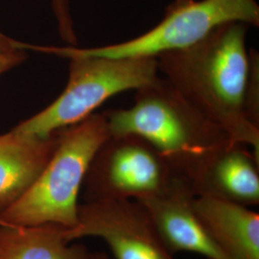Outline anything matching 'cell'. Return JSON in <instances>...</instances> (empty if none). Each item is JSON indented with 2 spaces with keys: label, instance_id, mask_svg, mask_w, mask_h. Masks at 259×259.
Here are the masks:
<instances>
[{
  "label": "cell",
  "instance_id": "obj_11",
  "mask_svg": "<svg viewBox=\"0 0 259 259\" xmlns=\"http://www.w3.org/2000/svg\"><path fill=\"white\" fill-rule=\"evenodd\" d=\"M194 211L205 232L230 259H259V214L248 206L196 197Z\"/></svg>",
  "mask_w": 259,
  "mask_h": 259
},
{
  "label": "cell",
  "instance_id": "obj_16",
  "mask_svg": "<svg viewBox=\"0 0 259 259\" xmlns=\"http://www.w3.org/2000/svg\"><path fill=\"white\" fill-rule=\"evenodd\" d=\"M17 40L12 39L11 37H7L6 35L0 33V52H6L16 50L17 48Z\"/></svg>",
  "mask_w": 259,
  "mask_h": 259
},
{
  "label": "cell",
  "instance_id": "obj_12",
  "mask_svg": "<svg viewBox=\"0 0 259 259\" xmlns=\"http://www.w3.org/2000/svg\"><path fill=\"white\" fill-rule=\"evenodd\" d=\"M65 230L54 224L0 225V259H90L84 245L66 240Z\"/></svg>",
  "mask_w": 259,
  "mask_h": 259
},
{
  "label": "cell",
  "instance_id": "obj_13",
  "mask_svg": "<svg viewBox=\"0 0 259 259\" xmlns=\"http://www.w3.org/2000/svg\"><path fill=\"white\" fill-rule=\"evenodd\" d=\"M250 53V71L246 92L245 111L248 120L259 128V66L258 55L252 49Z\"/></svg>",
  "mask_w": 259,
  "mask_h": 259
},
{
  "label": "cell",
  "instance_id": "obj_10",
  "mask_svg": "<svg viewBox=\"0 0 259 259\" xmlns=\"http://www.w3.org/2000/svg\"><path fill=\"white\" fill-rule=\"evenodd\" d=\"M59 131L40 138L14 130L0 135V214L35 183L52 157Z\"/></svg>",
  "mask_w": 259,
  "mask_h": 259
},
{
  "label": "cell",
  "instance_id": "obj_3",
  "mask_svg": "<svg viewBox=\"0 0 259 259\" xmlns=\"http://www.w3.org/2000/svg\"><path fill=\"white\" fill-rule=\"evenodd\" d=\"M110 137L106 113L59 130L55 151L27 191L0 214V222L31 227L54 224L72 229L78 222L79 195L96 151Z\"/></svg>",
  "mask_w": 259,
  "mask_h": 259
},
{
  "label": "cell",
  "instance_id": "obj_17",
  "mask_svg": "<svg viewBox=\"0 0 259 259\" xmlns=\"http://www.w3.org/2000/svg\"><path fill=\"white\" fill-rule=\"evenodd\" d=\"M90 259H110V257L108 253L104 251H94V252H91Z\"/></svg>",
  "mask_w": 259,
  "mask_h": 259
},
{
  "label": "cell",
  "instance_id": "obj_18",
  "mask_svg": "<svg viewBox=\"0 0 259 259\" xmlns=\"http://www.w3.org/2000/svg\"><path fill=\"white\" fill-rule=\"evenodd\" d=\"M0 225H4V224H3V223L0 222Z\"/></svg>",
  "mask_w": 259,
  "mask_h": 259
},
{
  "label": "cell",
  "instance_id": "obj_9",
  "mask_svg": "<svg viewBox=\"0 0 259 259\" xmlns=\"http://www.w3.org/2000/svg\"><path fill=\"white\" fill-rule=\"evenodd\" d=\"M195 196L184 178L164 191L136 200L142 204L169 250L195 252L206 259H230L213 242L194 211Z\"/></svg>",
  "mask_w": 259,
  "mask_h": 259
},
{
  "label": "cell",
  "instance_id": "obj_5",
  "mask_svg": "<svg viewBox=\"0 0 259 259\" xmlns=\"http://www.w3.org/2000/svg\"><path fill=\"white\" fill-rule=\"evenodd\" d=\"M230 22L259 26L255 0H174L162 19L146 33L130 40L93 48L29 45V50L68 59L73 56L110 58H157L191 47L214 29Z\"/></svg>",
  "mask_w": 259,
  "mask_h": 259
},
{
  "label": "cell",
  "instance_id": "obj_6",
  "mask_svg": "<svg viewBox=\"0 0 259 259\" xmlns=\"http://www.w3.org/2000/svg\"><path fill=\"white\" fill-rule=\"evenodd\" d=\"M181 176L147 140L110 136L96 151L83 180V202L140 200L164 191Z\"/></svg>",
  "mask_w": 259,
  "mask_h": 259
},
{
  "label": "cell",
  "instance_id": "obj_15",
  "mask_svg": "<svg viewBox=\"0 0 259 259\" xmlns=\"http://www.w3.org/2000/svg\"><path fill=\"white\" fill-rule=\"evenodd\" d=\"M52 8L55 14L56 19L66 20L71 16L69 0H51Z\"/></svg>",
  "mask_w": 259,
  "mask_h": 259
},
{
  "label": "cell",
  "instance_id": "obj_7",
  "mask_svg": "<svg viewBox=\"0 0 259 259\" xmlns=\"http://www.w3.org/2000/svg\"><path fill=\"white\" fill-rule=\"evenodd\" d=\"M84 237L101 238L116 259H176L136 200L79 204L78 222L65 230V238Z\"/></svg>",
  "mask_w": 259,
  "mask_h": 259
},
{
  "label": "cell",
  "instance_id": "obj_8",
  "mask_svg": "<svg viewBox=\"0 0 259 259\" xmlns=\"http://www.w3.org/2000/svg\"><path fill=\"white\" fill-rule=\"evenodd\" d=\"M182 176L196 197L259 204V158L246 145L229 142L212 149L186 165Z\"/></svg>",
  "mask_w": 259,
  "mask_h": 259
},
{
  "label": "cell",
  "instance_id": "obj_2",
  "mask_svg": "<svg viewBox=\"0 0 259 259\" xmlns=\"http://www.w3.org/2000/svg\"><path fill=\"white\" fill-rule=\"evenodd\" d=\"M105 113L110 136L135 135L147 140L181 176L195 158L232 142L220 127L159 75L137 90L131 108Z\"/></svg>",
  "mask_w": 259,
  "mask_h": 259
},
{
  "label": "cell",
  "instance_id": "obj_14",
  "mask_svg": "<svg viewBox=\"0 0 259 259\" xmlns=\"http://www.w3.org/2000/svg\"><path fill=\"white\" fill-rule=\"evenodd\" d=\"M25 58V51L20 49L0 52V75L20 65Z\"/></svg>",
  "mask_w": 259,
  "mask_h": 259
},
{
  "label": "cell",
  "instance_id": "obj_4",
  "mask_svg": "<svg viewBox=\"0 0 259 259\" xmlns=\"http://www.w3.org/2000/svg\"><path fill=\"white\" fill-rule=\"evenodd\" d=\"M68 60L69 76L64 92L14 131L48 137L85 119L112 96L153 82L159 73L157 58L73 56Z\"/></svg>",
  "mask_w": 259,
  "mask_h": 259
},
{
  "label": "cell",
  "instance_id": "obj_1",
  "mask_svg": "<svg viewBox=\"0 0 259 259\" xmlns=\"http://www.w3.org/2000/svg\"><path fill=\"white\" fill-rule=\"evenodd\" d=\"M249 27L242 22L223 24L191 47L158 56L157 67L232 142L248 146L259 158V128L248 120L245 111L250 71Z\"/></svg>",
  "mask_w": 259,
  "mask_h": 259
}]
</instances>
